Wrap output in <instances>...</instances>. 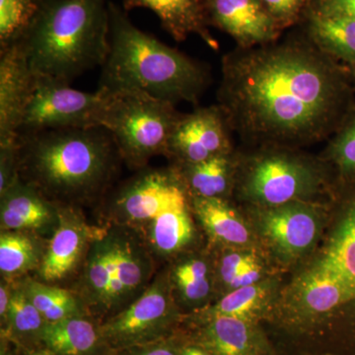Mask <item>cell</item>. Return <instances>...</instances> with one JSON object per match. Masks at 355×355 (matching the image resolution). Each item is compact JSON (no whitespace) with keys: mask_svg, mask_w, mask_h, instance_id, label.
Returning a JSON list of instances; mask_svg holds the SVG:
<instances>
[{"mask_svg":"<svg viewBox=\"0 0 355 355\" xmlns=\"http://www.w3.org/2000/svg\"><path fill=\"white\" fill-rule=\"evenodd\" d=\"M1 355H11V354H9L8 352H4V350L2 349Z\"/></svg>","mask_w":355,"mask_h":355,"instance_id":"43","label":"cell"},{"mask_svg":"<svg viewBox=\"0 0 355 355\" xmlns=\"http://www.w3.org/2000/svg\"><path fill=\"white\" fill-rule=\"evenodd\" d=\"M32 355H53V354H48V352H37V354H34Z\"/></svg>","mask_w":355,"mask_h":355,"instance_id":"42","label":"cell"},{"mask_svg":"<svg viewBox=\"0 0 355 355\" xmlns=\"http://www.w3.org/2000/svg\"><path fill=\"white\" fill-rule=\"evenodd\" d=\"M209 26L232 37L239 48L273 43L282 30L261 0H203Z\"/></svg>","mask_w":355,"mask_h":355,"instance_id":"12","label":"cell"},{"mask_svg":"<svg viewBox=\"0 0 355 355\" xmlns=\"http://www.w3.org/2000/svg\"><path fill=\"white\" fill-rule=\"evenodd\" d=\"M312 268L338 279L355 300V236L340 224Z\"/></svg>","mask_w":355,"mask_h":355,"instance_id":"25","label":"cell"},{"mask_svg":"<svg viewBox=\"0 0 355 355\" xmlns=\"http://www.w3.org/2000/svg\"><path fill=\"white\" fill-rule=\"evenodd\" d=\"M197 343L214 355H270L256 322L210 313Z\"/></svg>","mask_w":355,"mask_h":355,"instance_id":"14","label":"cell"},{"mask_svg":"<svg viewBox=\"0 0 355 355\" xmlns=\"http://www.w3.org/2000/svg\"><path fill=\"white\" fill-rule=\"evenodd\" d=\"M230 130L219 105L182 114L170 135L166 156L179 164H195L231 153Z\"/></svg>","mask_w":355,"mask_h":355,"instance_id":"9","label":"cell"},{"mask_svg":"<svg viewBox=\"0 0 355 355\" xmlns=\"http://www.w3.org/2000/svg\"><path fill=\"white\" fill-rule=\"evenodd\" d=\"M98 334L100 333L94 324L77 315L46 324L41 340L55 354L86 355L97 345L100 336Z\"/></svg>","mask_w":355,"mask_h":355,"instance_id":"23","label":"cell"},{"mask_svg":"<svg viewBox=\"0 0 355 355\" xmlns=\"http://www.w3.org/2000/svg\"><path fill=\"white\" fill-rule=\"evenodd\" d=\"M4 322L11 336L17 338L37 336L40 340L48 324L26 293L24 284L11 291L10 303Z\"/></svg>","mask_w":355,"mask_h":355,"instance_id":"30","label":"cell"},{"mask_svg":"<svg viewBox=\"0 0 355 355\" xmlns=\"http://www.w3.org/2000/svg\"><path fill=\"white\" fill-rule=\"evenodd\" d=\"M258 220L261 234L273 249L286 258H298L316 243L321 219L312 205L299 200L260 207Z\"/></svg>","mask_w":355,"mask_h":355,"instance_id":"11","label":"cell"},{"mask_svg":"<svg viewBox=\"0 0 355 355\" xmlns=\"http://www.w3.org/2000/svg\"><path fill=\"white\" fill-rule=\"evenodd\" d=\"M110 51L99 88L139 90L176 105L196 103L209 84V70L133 24L127 11L110 1Z\"/></svg>","mask_w":355,"mask_h":355,"instance_id":"3","label":"cell"},{"mask_svg":"<svg viewBox=\"0 0 355 355\" xmlns=\"http://www.w3.org/2000/svg\"><path fill=\"white\" fill-rule=\"evenodd\" d=\"M177 318L171 287L164 277L120 311L100 329V336L118 349L158 342Z\"/></svg>","mask_w":355,"mask_h":355,"instance_id":"8","label":"cell"},{"mask_svg":"<svg viewBox=\"0 0 355 355\" xmlns=\"http://www.w3.org/2000/svg\"><path fill=\"white\" fill-rule=\"evenodd\" d=\"M198 220L210 237L231 246H245L251 240L249 229L233 207L221 198H193Z\"/></svg>","mask_w":355,"mask_h":355,"instance_id":"22","label":"cell"},{"mask_svg":"<svg viewBox=\"0 0 355 355\" xmlns=\"http://www.w3.org/2000/svg\"><path fill=\"white\" fill-rule=\"evenodd\" d=\"M246 163L239 180L242 197L260 207L306 202L323 184V174L314 162L284 150L265 146Z\"/></svg>","mask_w":355,"mask_h":355,"instance_id":"6","label":"cell"},{"mask_svg":"<svg viewBox=\"0 0 355 355\" xmlns=\"http://www.w3.org/2000/svg\"><path fill=\"white\" fill-rule=\"evenodd\" d=\"M177 349L179 355H214L198 343L184 345L180 347H177Z\"/></svg>","mask_w":355,"mask_h":355,"instance_id":"40","label":"cell"},{"mask_svg":"<svg viewBox=\"0 0 355 355\" xmlns=\"http://www.w3.org/2000/svg\"><path fill=\"white\" fill-rule=\"evenodd\" d=\"M254 258V254L245 253H230L222 258L219 266V275L226 286L230 284L238 272Z\"/></svg>","mask_w":355,"mask_h":355,"instance_id":"35","label":"cell"},{"mask_svg":"<svg viewBox=\"0 0 355 355\" xmlns=\"http://www.w3.org/2000/svg\"><path fill=\"white\" fill-rule=\"evenodd\" d=\"M175 169L193 198H221L230 190L234 176L231 153Z\"/></svg>","mask_w":355,"mask_h":355,"instance_id":"20","label":"cell"},{"mask_svg":"<svg viewBox=\"0 0 355 355\" xmlns=\"http://www.w3.org/2000/svg\"><path fill=\"white\" fill-rule=\"evenodd\" d=\"M266 11L282 30L297 23L312 0H261Z\"/></svg>","mask_w":355,"mask_h":355,"instance_id":"33","label":"cell"},{"mask_svg":"<svg viewBox=\"0 0 355 355\" xmlns=\"http://www.w3.org/2000/svg\"><path fill=\"white\" fill-rule=\"evenodd\" d=\"M11 291L6 284H1L0 286V315L2 319H6L7 311H8L9 303H10Z\"/></svg>","mask_w":355,"mask_h":355,"instance_id":"39","label":"cell"},{"mask_svg":"<svg viewBox=\"0 0 355 355\" xmlns=\"http://www.w3.org/2000/svg\"><path fill=\"white\" fill-rule=\"evenodd\" d=\"M106 92L101 127L111 133L121 159L140 168L153 156L166 155L170 135L182 114L176 105L139 90Z\"/></svg>","mask_w":355,"mask_h":355,"instance_id":"5","label":"cell"},{"mask_svg":"<svg viewBox=\"0 0 355 355\" xmlns=\"http://www.w3.org/2000/svg\"><path fill=\"white\" fill-rule=\"evenodd\" d=\"M116 266L110 286L108 309L123 304L137 292H144L150 275V261L146 252L130 237L116 235Z\"/></svg>","mask_w":355,"mask_h":355,"instance_id":"18","label":"cell"},{"mask_svg":"<svg viewBox=\"0 0 355 355\" xmlns=\"http://www.w3.org/2000/svg\"><path fill=\"white\" fill-rule=\"evenodd\" d=\"M35 78L19 43L0 49V144L17 139Z\"/></svg>","mask_w":355,"mask_h":355,"instance_id":"13","label":"cell"},{"mask_svg":"<svg viewBox=\"0 0 355 355\" xmlns=\"http://www.w3.org/2000/svg\"><path fill=\"white\" fill-rule=\"evenodd\" d=\"M173 279L182 297L191 304H200L209 296L211 291L209 279H195L176 270L173 273Z\"/></svg>","mask_w":355,"mask_h":355,"instance_id":"34","label":"cell"},{"mask_svg":"<svg viewBox=\"0 0 355 355\" xmlns=\"http://www.w3.org/2000/svg\"><path fill=\"white\" fill-rule=\"evenodd\" d=\"M307 31L310 41L331 58L355 65V19L328 15L308 8Z\"/></svg>","mask_w":355,"mask_h":355,"instance_id":"19","label":"cell"},{"mask_svg":"<svg viewBox=\"0 0 355 355\" xmlns=\"http://www.w3.org/2000/svg\"><path fill=\"white\" fill-rule=\"evenodd\" d=\"M261 277V266L259 261L257 260L256 257L247 263L244 268L238 272L230 284L227 286L229 289L240 288V287H245L253 286V284L260 282Z\"/></svg>","mask_w":355,"mask_h":355,"instance_id":"37","label":"cell"},{"mask_svg":"<svg viewBox=\"0 0 355 355\" xmlns=\"http://www.w3.org/2000/svg\"><path fill=\"white\" fill-rule=\"evenodd\" d=\"M295 299L299 310L311 316L329 314L350 302L347 289L338 279L314 268L299 279Z\"/></svg>","mask_w":355,"mask_h":355,"instance_id":"21","label":"cell"},{"mask_svg":"<svg viewBox=\"0 0 355 355\" xmlns=\"http://www.w3.org/2000/svg\"><path fill=\"white\" fill-rule=\"evenodd\" d=\"M121 158L105 128H64L18 135L19 178L62 205L99 197Z\"/></svg>","mask_w":355,"mask_h":355,"instance_id":"2","label":"cell"},{"mask_svg":"<svg viewBox=\"0 0 355 355\" xmlns=\"http://www.w3.org/2000/svg\"><path fill=\"white\" fill-rule=\"evenodd\" d=\"M270 292L272 284L261 282L253 286L233 289L209 313L256 322L270 299Z\"/></svg>","mask_w":355,"mask_h":355,"instance_id":"28","label":"cell"},{"mask_svg":"<svg viewBox=\"0 0 355 355\" xmlns=\"http://www.w3.org/2000/svg\"><path fill=\"white\" fill-rule=\"evenodd\" d=\"M108 0H42L19 43L32 71L71 83L110 51Z\"/></svg>","mask_w":355,"mask_h":355,"instance_id":"4","label":"cell"},{"mask_svg":"<svg viewBox=\"0 0 355 355\" xmlns=\"http://www.w3.org/2000/svg\"><path fill=\"white\" fill-rule=\"evenodd\" d=\"M60 220L40 266V275L46 282L67 277L76 268L87 244V228L69 205L60 207Z\"/></svg>","mask_w":355,"mask_h":355,"instance_id":"17","label":"cell"},{"mask_svg":"<svg viewBox=\"0 0 355 355\" xmlns=\"http://www.w3.org/2000/svg\"><path fill=\"white\" fill-rule=\"evenodd\" d=\"M107 92L98 88L85 92L51 77L37 76L28 100L18 135L64 130L101 127Z\"/></svg>","mask_w":355,"mask_h":355,"instance_id":"7","label":"cell"},{"mask_svg":"<svg viewBox=\"0 0 355 355\" xmlns=\"http://www.w3.org/2000/svg\"><path fill=\"white\" fill-rule=\"evenodd\" d=\"M340 224L355 236V200L347 209V214H345Z\"/></svg>","mask_w":355,"mask_h":355,"instance_id":"41","label":"cell"},{"mask_svg":"<svg viewBox=\"0 0 355 355\" xmlns=\"http://www.w3.org/2000/svg\"><path fill=\"white\" fill-rule=\"evenodd\" d=\"M41 260L36 239L24 231H8L0 237V270L3 275H19Z\"/></svg>","mask_w":355,"mask_h":355,"instance_id":"27","label":"cell"},{"mask_svg":"<svg viewBox=\"0 0 355 355\" xmlns=\"http://www.w3.org/2000/svg\"><path fill=\"white\" fill-rule=\"evenodd\" d=\"M23 284L30 300L36 306L46 323H55L80 315L78 301L69 291L33 280H27Z\"/></svg>","mask_w":355,"mask_h":355,"instance_id":"29","label":"cell"},{"mask_svg":"<svg viewBox=\"0 0 355 355\" xmlns=\"http://www.w3.org/2000/svg\"><path fill=\"white\" fill-rule=\"evenodd\" d=\"M328 355H330V354H328Z\"/></svg>","mask_w":355,"mask_h":355,"instance_id":"44","label":"cell"},{"mask_svg":"<svg viewBox=\"0 0 355 355\" xmlns=\"http://www.w3.org/2000/svg\"><path fill=\"white\" fill-rule=\"evenodd\" d=\"M193 239V224L188 207L180 205L166 210L150 221L149 240L157 253L171 254Z\"/></svg>","mask_w":355,"mask_h":355,"instance_id":"26","label":"cell"},{"mask_svg":"<svg viewBox=\"0 0 355 355\" xmlns=\"http://www.w3.org/2000/svg\"><path fill=\"white\" fill-rule=\"evenodd\" d=\"M312 42L241 49L224 55L219 106L231 130L263 146H305L330 135L345 102V83Z\"/></svg>","mask_w":355,"mask_h":355,"instance_id":"1","label":"cell"},{"mask_svg":"<svg viewBox=\"0 0 355 355\" xmlns=\"http://www.w3.org/2000/svg\"><path fill=\"white\" fill-rule=\"evenodd\" d=\"M327 153L343 174L355 172V116L336 130Z\"/></svg>","mask_w":355,"mask_h":355,"instance_id":"32","label":"cell"},{"mask_svg":"<svg viewBox=\"0 0 355 355\" xmlns=\"http://www.w3.org/2000/svg\"><path fill=\"white\" fill-rule=\"evenodd\" d=\"M186 203V188L176 170H146L121 187L113 207L127 220L142 222Z\"/></svg>","mask_w":355,"mask_h":355,"instance_id":"10","label":"cell"},{"mask_svg":"<svg viewBox=\"0 0 355 355\" xmlns=\"http://www.w3.org/2000/svg\"><path fill=\"white\" fill-rule=\"evenodd\" d=\"M121 349L123 352L120 355H179L177 347L160 340Z\"/></svg>","mask_w":355,"mask_h":355,"instance_id":"38","label":"cell"},{"mask_svg":"<svg viewBox=\"0 0 355 355\" xmlns=\"http://www.w3.org/2000/svg\"><path fill=\"white\" fill-rule=\"evenodd\" d=\"M312 10L328 15H343L355 19V0H312Z\"/></svg>","mask_w":355,"mask_h":355,"instance_id":"36","label":"cell"},{"mask_svg":"<svg viewBox=\"0 0 355 355\" xmlns=\"http://www.w3.org/2000/svg\"><path fill=\"white\" fill-rule=\"evenodd\" d=\"M116 266V236L93 242L86 263L84 284L90 302L108 309L110 286Z\"/></svg>","mask_w":355,"mask_h":355,"instance_id":"24","label":"cell"},{"mask_svg":"<svg viewBox=\"0 0 355 355\" xmlns=\"http://www.w3.org/2000/svg\"><path fill=\"white\" fill-rule=\"evenodd\" d=\"M42 0H0V49L22 38L38 13Z\"/></svg>","mask_w":355,"mask_h":355,"instance_id":"31","label":"cell"},{"mask_svg":"<svg viewBox=\"0 0 355 355\" xmlns=\"http://www.w3.org/2000/svg\"><path fill=\"white\" fill-rule=\"evenodd\" d=\"M123 8L127 12L137 8L153 11L175 41H186L196 35L210 48L218 49V43L209 32L203 0H123Z\"/></svg>","mask_w":355,"mask_h":355,"instance_id":"15","label":"cell"},{"mask_svg":"<svg viewBox=\"0 0 355 355\" xmlns=\"http://www.w3.org/2000/svg\"><path fill=\"white\" fill-rule=\"evenodd\" d=\"M60 205L44 197L41 191L19 178L1 193L2 229L26 231L43 227L58 218Z\"/></svg>","mask_w":355,"mask_h":355,"instance_id":"16","label":"cell"}]
</instances>
